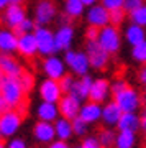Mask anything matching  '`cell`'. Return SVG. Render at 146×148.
I'll use <instances>...</instances> for the list:
<instances>
[{
  "label": "cell",
  "mask_w": 146,
  "mask_h": 148,
  "mask_svg": "<svg viewBox=\"0 0 146 148\" xmlns=\"http://www.w3.org/2000/svg\"><path fill=\"white\" fill-rule=\"evenodd\" d=\"M121 115H123V110L120 109V106H118L117 102L108 104V106L104 109V112H102V117H104V120L107 122V123H118Z\"/></svg>",
  "instance_id": "obj_18"
},
{
  "label": "cell",
  "mask_w": 146,
  "mask_h": 148,
  "mask_svg": "<svg viewBox=\"0 0 146 148\" xmlns=\"http://www.w3.org/2000/svg\"><path fill=\"white\" fill-rule=\"evenodd\" d=\"M61 94H63V90L59 87V82H57V81L48 79L41 84V97L46 102L54 104V102L61 101Z\"/></svg>",
  "instance_id": "obj_8"
},
{
  "label": "cell",
  "mask_w": 146,
  "mask_h": 148,
  "mask_svg": "<svg viewBox=\"0 0 146 148\" xmlns=\"http://www.w3.org/2000/svg\"><path fill=\"white\" fill-rule=\"evenodd\" d=\"M56 127V133H57V137L61 138V140H66V138H69L71 137V132H74L72 130V125L69 123L66 119H63V120H59L54 125Z\"/></svg>",
  "instance_id": "obj_28"
},
{
  "label": "cell",
  "mask_w": 146,
  "mask_h": 148,
  "mask_svg": "<svg viewBox=\"0 0 146 148\" xmlns=\"http://www.w3.org/2000/svg\"><path fill=\"white\" fill-rule=\"evenodd\" d=\"M8 148H26V147H25V143H23V140H13Z\"/></svg>",
  "instance_id": "obj_41"
},
{
  "label": "cell",
  "mask_w": 146,
  "mask_h": 148,
  "mask_svg": "<svg viewBox=\"0 0 146 148\" xmlns=\"http://www.w3.org/2000/svg\"><path fill=\"white\" fill-rule=\"evenodd\" d=\"M18 53L21 56H25L26 59H31L35 58V53L38 49V43H36V38L35 35H25L23 38L18 40Z\"/></svg>",
  "instance_id": "obj_12"
},
{
  "label": "cell",
  "mask_w": 146,
  "mask_h": 148,
  "mask_svg": "<svg viewBox=\"0 0 146 148\" xmlns=\"http://www.w3.org/2000/svg\"><path fill=\"white\" fill-rule=\"evenodd\" d=\"M0 148H5V147H3V142H2V145H0Z\"/></svg>",
  "instance_id": "obj_48"
},
{
  "label": "cell",
  "mask_w": 146,
  "mask_h": 148,
  "mask_svg": "<svg viewBox=\"0 0 146 148\" xmlns=\"http://www.w3.org/2000/svg\"><path fill=\"white\" fill-rule=\"evenodd\" d=\"M0 46L3 51H12L18 48V40L13 33L10 32H2L0 33Z\"/></svg>",
  "instance_id": "obj_23"
},
{
  "label": "cell",
  "mask_w": 146,
  "mask_h": 148,
  "mask_svg": "<svg viewBox=\"0 0 146 148\" xmlns=\"http://www.w3.org/2000/svg\"><path fill=\"white\" fill-rule=\"evenodd\" d=\"M76 56H77V53H71V51H68V53H66V63H68L69 66H72V63L76 61Z\"/></svg>",
  "instance_id": "obj_40"
},
{
  "label": "cell",
  "mask_w": 146,
  "mask_h": 148,
  "mask_svg": "<svg viewBox=\"0 0 146 148\" xmlns=\"http://www.w3.org/2000/svg\"><path fill=\"white\" fill-rule=\"evenodd\" d=\"M140 81L143 84H146V63H145V66H143V69L140 71Z\"/></svg>",
  "instance_id": "obj_42"
},
{
  "label": "cell",
  "mask_w": 146,
  "mask_h": 148,
  "mask_svg": "<svg viewBox=\"0 0 146 148\" xmlns=\"http://www.w3.org/2000/svg\"><path fill=\"white\" fill-rule=\"evenodd\" d=\"M97 132H99V143H100V148H112L117 143V138L115 137V133L112 132V130H107V128H104L102 125H100L99 128H97Z\"/></svg>",
  "instance_id": "obj_21"
},
{
  "label": "cell",
  "mask_w": 146,
  "mask_h": 148,
  "mask_svg": "<svg viewBox=\"0 0 146 148\" xmlns=\"http://www.w3.org/2000/svg\"><path fill=\"white\" fill-rule=\"evenodd\" d=\"M56 114H57V109L54 107V104L51 102H44L40 110H38V115L41 119L43 122H49V120H54L56 119Z\"/></svg>",
  "instance_id": "obj_24"
},
{
  "label": "cell",
  "mask_w": 146,
  "mask_h": 148,
  "mask_svg": "<svg viewBox=\"0 0 146 148\" xmlns=\"http://www.w3.org/2000/svg\"><path fill=\"white\" fill-rule=\"evenodd\" d=\"M85 46H87V58H89L90 66H94L95 69H100V71L107 69L108 51L99 41H87Z\"/></svg>",
  "instance_id": "obj_2"
},
{
  "label": "cell",
  "mask_w": 146,
  "mask_h": 148,
  "mask_svg": "<svg viewBox=\"0 0 146 148\" xmlns=\"http://www.w3.org/2000/svg\"><path fill=\"white\" fill-rule=\"evenodd\" d=\"M54 38H56L57 49H68L69 45H71V40H72V28L71 27H63L59 32H57V35Z\"/></svg>",
  "instance_id": "obj_20"
},
{
  "label": "cell",
  "mask_w": 146,
  "mask_h": 148,
  "mask_svg": "<svg viewBox=\"0 0 146 148\" xmlns=\"http://www.w3.org/2000/svg\"><path fill=\"white\" fill-rule=\"evenodd\" d=\"M133 58L141 61V63H146V41L140 43L133 48Z\"/></svg>",
  "instance_id": "obj_33"
},
{
  "label": "cell",
  "mask_w": 146,
  "mask_h": 148,
  "mask_svg": "<svg viewBox=\"0 0 146 148\" xmlns=\"http://www.w3.org/2000/svg\"><path fill=\"white\" fill-rule=\"evenodd\" d=\"M21 120L23 119H21V115L16 110H10L7 114H2V119H0V133H2V137L5 138L8 135H12L18 128Z\"/></svg>",
  "instance_id": "obj_6"
},
{
  "label": "cell",
  "mask_w": 146,
  "mask_h": 148,
  "mask_svg": "<svg viewBox=\"0 0 146 148\" xmlns=\"http://www.w3.org/2000/svg\"><path fill=\"white\" fill-rule=\"evenodd\" d=\"M141 3H143V0H126L125 2V10L126 12H135V10H138L141 7Z\"/></svg>",
  "instance_id": "obj_38"
},
{
  "label": "cell",
  "mask_w": 146,
  "mask_h": 148,
  "mask_svg": "<svg viewBox=\"0 0 146 148\" xmlns=\"http://www.w3.org/2000/svg\"><path fill=\"white\" fill-rule=\"evenodd\" d=\"M100 27H94V25H90L87 30H85V38H87V41H97V38L100 36Z\"/></svg>",
  "instance_id": "obj_36"
},
{
  "label": "cell",
  "mask_w": 146,
  "mask_h": 148,
  "mask_svg": "<svg viewBox=\"0 0 146 148\" xmlns=\"http://www.w3.org/2000/svg\"><path fill=\"white\" fill-rule=\"evenodd\" d=\"M18 79H20L21 86H23V89H25L26 94H30L33 90V86H35V77H33V74L28 71V69H23L21 68V73L18 76Z\"/></svg>",
  "instance_id": "obj_27"
},
{
  "label": "cell",
  "mask_w": 146,
  "mask_h": 148,
  "mask_svg": "<svg viewBox=\"0 0 146 148\" xmlns=\"http://www.w3.org/2000/svg\"><path fill=\"white\" fill-rule=\"evenodd\" d=\"M0 71H2V76L18 77L21 73V68L15 58H12L8 54H2V58H0Z\"/></svg>",
  "instance_id": "obj_13"
},
{
  "label": "cell",
  "mask_w": 146,
  "mask_h": 148,
  "mask_svg": "<svg viewBox=\"0 0 146 148\" xmlns=\"http://www.w3.org/2000/svg\"><path fill=\"white\" fill-rule=\"evenodd\" d=\"M141 127H143V130H145V135H146V112H145V115L141 117Z\"/></svg>",
  "instance_id": "obj_44"
},
{
  "label": "cell",
  "mask_w": 146,
  "mask_h": 148,
  "mask_svg": "<svg viewBox=\"0 0 146 148\" xmlns=\"http://www.w3.org/2000/svg\"><path fill=\"white\" fill-rule=\"evenodd\" d=\"M100 147V143H97L94 140V138H89V140H85L82 145V148H99Z\"/></svg>",
  "instance_id": "obj_39"
},
{
  "label": "cell",
  "mask_w": 146,
  "mask_h": 148,
  "mask_svg": "<svg viewBox=\"0 0 146 148\" xmlns=\"http://www.w3.org/2000/svg\"><path fill=\"white\" fill-rule=\"evenodd\" d=\"M33 133H35V137L40 140V142H49V140H53V137H54V133H56V128H54V125H51V123H48V122H40V123H36L35 125V130H33Z\"/></svg>",
  "instance_id": "obj_17"
},
{
  "label": "cell",
  "mask_w": 146,
  "mask_h": 148,
  "mask_svg": "<svg viewBox=\"0 0 146 148\" xmlns=\"http://www.w3.org/2000/svg\"><path fill=\"white\" fill-rule=\"evenodd\" d=\"M3 21H5L7 27H10L12 30L15 27H18L21 21H25V8H23V5H13L12 3L5 12Z\"/></svg>",
  "instance_id": "obj_10"
},
{
  "label": "cell",
  "mask_w": 146,
  "mask_h": 148,
  "mask_svg": "<svg viewBox=\"0 0 146 148\" xmlns=\"http://www.w3.org/2000/svg\"><path fill=\"white\" fill-rule=\"evenodd\" d=\"M10 3H13V5H23V3H25V0H12Z\"/></svg>",
  "instance_id": "obj_45"
},
{
  "label": "cell",
  "mask_w": 146,
  "mask_h": 148,
  "mask_svg": "<svg viewBox=\"0 0 146 148\" xmlns=\"http://www.w3.org/2000/svg\"><path fill=\"white\" fill-rule=\"evenodd\" d=\"M140 123L141 122L133 114H125L123 112L121 119L118 120V128H120L121 132H125V130H128V132H136V128L140 127Z\"/></svg>",
  "instance_id": "obj_19"
},
{
  "label": "cell",
  "mask_w": 146,
  "mask_h": 148,
  "mask_svg": "<svg viewBox=\"0 0 146 148\" xmlns=\"http://www.w3.org/2000/svg\"><path fill=\"white\" fill-rule=\"evenodd\" d=\"M99 43L108 51V53H117L120 46V36H118V28L115 27H104L100 32Z\"/></svg>",
  "instance_id": "obj_4"
},
{
  "label": "cell",
  "mask_w": 146,
  "mask_h": 148,
  "mask_svg": "<svg viewBox=\"0 0 146 148\" xmlns=\"http://www.w3.org/2000/svg\"><path fill=\"white\" fill-rule=\"evenodd\" d=\"M12 0H0V7H2V8H3V7L7 5V3H10Z\"/></svg>",
  "instance_id": "obj_46"
},
{
  "label": "cell",
  "mask_w": 146,
  "mask_h": 148,
  "mask_svg": "<svg viewBox=\"0 0 146 148\" xmlns=\"http://www.w3.org/2000/svg\"><path fill=\"white\" fill-rule=\"evenodd\" d=\"M133 142H135V138H133V132H121L117 138V147L118 148H131L133 147Z\"/></svg>",
  "instance_id": "obj_29"
},
{
  "label": "cell",
  "mask_w": 146,
  "mask_h": 148,
  "mask_svg": "<svg viewBox=\"0 0 146 148\" xmlns=\"http://www.w3.org/2000/svg\"><path fill=\"white\" fill-rule=\"evenodd\" d=\"M0 90H2V97L10 102L13 110H16L21 115V119H26L28 115V94L25 92L23 86H21L18 77H7L2 76L0 77Z\"/></svg>",
  "instance_id": "obj_1"
},
{
  "label": "cell",
  "mask_w": 146,
  "mask_h": 148,
  "mask_svg": "<svg viewBox=\"0 0 146 148\" xmlns=\"http://www.w3.org/2000/svg\"><path fill=\"white\" fill-rule=\"evenodd\" d=\"M72 130H74V133H77V135H84V132H85V122H84L81 117H76L72 120Z\"/></svg>",
  "instance_id": "obj_37"
},
{
  "label": "cell",
  "mask_w": 146,
  "mask_h": 148,
  "mask_svg": "<svg viewBox=\"0 0 146 148\" xmlns=\"http://www.w3.org/2000/svg\"><path fill=\"white\" fill-rule=\"evenodd\" d=\"M57 109H59V114H61L66 120H74L79 114V101L74 99L72 95H66V97H63V99L59 101Z\"/></svg>",
  "instance_id": "obj_7"
},
{
  "label": "cell",
  "mask_w": 146,
  "mask_h": 148,
  "mask_svg": "<svg viewBox=\"0 0 146 148\" xmlns=\"http://www.w3.org/2000/svg\"><path fill=\"white\" fill-rule=\"evenodd\" d=\"M125 18V8H117V10H110V23L112 27L118 28L120 23Z\"/></svg>",
  "instance_id": "obj_31"
},
{
  "label": "cell",
  "mask_w": 146,
  "mask_h": 148,
  "mask_svg": "<svg viewBox=\"0 0 146 148\" xmlns=\"http://www.w3.org/2000/svg\"><path fill=\"white\" fill-rule=\"evenodd\" d=\"M92 84H94V82H92V79H90L89 76H84L81 81L74 82L69 92H71V95H72L74 99L81 101V99H84V97H89V92H90Z\"/></svg>",
  "instance_id": "obj_14"
},
{
  "label": "cell",
  "mask_w": 146,
  "mask_h": 148,
  "mask_svg": "<svg viewBox=\"0 0 146 148\" xmlns=\"http://www.w3.org/2000/svg\"><path fill=\"white\" fill-rule=\"evenodd\" d=\"M113 99L115 102L120 106V109L125 114H131V112L136 110V107L140 104V99H138V95L133 89H131L128 84H125V87L118 92H115L113 94Z\"/></svg>",
  "instance_id": "obj_3"
},
{
  "label": "cell",
  "mask_w": 146,
  "mask_h": 148,
  "mask_svg": "<svg viewBox=\"0 0 146 148\" xmlns=\"http://www.w3.org/2000/svg\"><path fill=\"white\" fill-rule=\"evenodd\" d=\"M51 148H69V147H68L64 142H57V143H53Z\"/></svg>",
  "instance_id": "obj_43"
},
{
  "label": "cell",
  "mask_w": 146,
  "mask_h": 148,
  "mask_svg": "<svg viewBox=\"0 0 146 148\" xmlns=\"http://www.w3.org/2000/svg\"><path fill=\"white\" fill-rule=\"evenodd\" d=\"M84 3L82 0H68V5H66V13H69L71 16H79L82 13Z\"/></svg>",
  "instance_id": "obj_30"
},
{
  "label": "cell",
  "mask_w": 146,
  "mask_h": 148,
  "mask_svg": "<svg viewBox=\"0 0 146 148\" xmlns=\"http://www.w3.org/2000/svg\"><path fill=\"white\" fill-rule=\"evenodd\" d=\"M94 2H95V0H82V3H84V5H92Z\"/></svg>",
  "instance_id": "obj_47"
},
{
  "label": "cell",
  "mask_w": 146,
  "mask_h": 148,
  "mask_svg": "<svg viewBox=\"0 0 146 148\" xmlns=\"http://www.w3.org/2000/svg\"><path fill=\"white\" fill-rule=\"evenodd\" d=\"M44 71L49 76V79L59 81L64 76V66L57 58H49L44 61Z\"/></svg>",
  "instance_id": "obj_16"
},
{
  "label": "cell",
  "mask_w": 146,
  "mask_h": 148,
  "mask_svg": "<svg viewBox=\"0 0 146 148\" xmlns=\"http://www.w3.org/2000/svg\"><path fill=\"white\" fill-rule=\"evenodd\" d=\"M57 82H59V87H61V90H63V94H68L69 90H71V87H72V84H74L71 74H64Z\"/></svg>",
  "instance_id": "obj_34"
},
{
  "label": "cell",
  "mask_w": 146,
  "mask_h": 148,
  "mask_svg": "<svg viewBox=\"0 0 146 148\" xmlns=\"http://www.w3.org/2000/svg\"><path fill=\"white\" fill-rule=\"evenodd\" d=\"M131 21H135V25H146V7H140L138 10L130 13Z\"/></svg>",
  "instance_id": "obj_32"
},
{
  "label": "cell",
  "mask_w": 146,
  "mask_h": 148,
  "mask_svg": "<svg viewBox=\"0 0 146 148\" xmlns=\"http://www.w3.org/2000/svg\"><path fill=\"white\" fill-rule=\"evenodd\" d=\"M126 40H128L133 46H136V45H140V43L145 41V32H143L140 27L133 25V27H130L126 30Z\"/></svg>",
  "instance_id": "obj_26"
},
{
  "label": "cell",
  "mask_w": 146,
  "mask_h": 148,
  "mask_svg": "<svg viewBox=\"0 0 146 148\" xmlns=\"http://www.w3.org/2000/svg\"><path fill=\"white\" fill-rule=\"evenodd\" d=\"M126 0H102V5L107 8V10H117V8H123Z\"/></svg>",
  "instance_id": "obj_35"
},
{
  "label": "cell",
  "mask_w": 146,
  "mask_h": 148,
  "mask_svg": "<svg viewBox=\"0 0 146 148\" xmlns=\"http://www.w3.org/2000/svg\"><path fill=\"white\" fill-rule=\"evenodd\" d=\"M35 38H36V43H38V49H40L43 54H53L54 51H57L56 38L53 36V33L49 32V30L36 28Z\"/></svg>",
  "instance_id": "obj_5"
},
{
  "label": "cell",
  "mask_w": 146,
  "mask_h": 148,
  "mask_svg": "<svg viewBox=\"0 0 146 148\" xmlns=\"http://www.w3.org/2000/svg\"><path fill=\"white\" fill-rule=\"evenodd\" d=\"M145 148H146V147H145Z\"/></svg>",
  "instance_id": "obj_49"
},
{
  "label": "cell",
  "mask_w": 146,
  "mask_h": 148,
  "mask_svg": "<svg viewBox=\"0 0 146 148\" xmlns=\"http://www.w3.org/2000/svg\"><path fill=\"white\" fill-rule=\"evenodd\" d=\"M87 20H89V23L94 25V27H107V23L110 21V12L107 10L104 5L92 7L89 10Z\"/></svg>",
  "instance_id": "obj_11"
},
{
  "label": "cell",
  "mask_w": 146,
  "mask_h": 148,
  "mask_svg": "<svg viewBox=\"0 0 146 148\" xmlns=\"http://www.w3.org/2000/svg\"><path fill=\"white\" fill-rule=\"evenodd\" d=\"M56 13V3L54 0H41L36 7V28L40 23H48Z\"/></svg>",
  "instance_id": "obj_9"
},
{
  "label": "cell",
  "mask_w": 146,
  "mask_h": 148,
  "mask_svg": "<svg viewBox=\"0 0 146 148\" xmlns=\"http://www.w3.org/2000/svg\"><path fill=\"white\" fill-rule=\"evenodd\" d=\"M100 115H102V112H100V109H99V104H92V102H89L85 107H82V110L79 114V117H81L84 122H94V120H97Z\"/></svg>",
  "instance_id": "obj_22"
},
{
  "label": "cell",
  "mask_w": 146,
  "mask_h": 148,
  "mask_svg": "<svg viewBox=\"0 0 146 148\" xmlns=\"http://www.w3.org/2000/svg\"><path fill=\"white\" fill-rule=\"evenodd\" d=\"M107 90H108V81H105V79L95 81L94 84H92V87H90L89 101L92 102V104H100V102L105 99Z\"/></svg>",
  "instance_id": "obj_15"
},
{
  "label": "cell",
  "mask_w": 146,
  "mask_h": 148,
  "mask_svg": "<svg viewBox=\"0 0 146 148\" xmlns=\"http://www.w3.org/2000/svg\"><path fill=\"white\" fill-rule=\"evenodd\" d=\"M89 58L85 56V54L82 53H77V56H76V61L72 63V71L76 74H79V76H84V74L87 73V68H89Z\"/></svg>",
  "instance_id": "obj_25"
}]
</instances>
